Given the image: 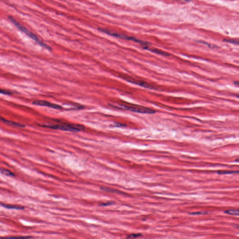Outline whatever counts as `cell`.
Instances as JSON below:
<instances>
[{
	"mask_svg": "<svg viewBox=\"0 0 239 239\" xmlns=\"http://www.w3.org/2000/svg\"><path fill=\"white\" fill-rule=\"evenodd\" d=\"M143 48L145 49L148 50H150V51H152V52H154V53H157V54H160V55H162V56H170V54L167 53V52L162 51V50H160L157 49L149 48L147 46H144L143 47Z\"/></svg>",
	"mask_w": 239,
	"mask_h": 239,
	"instance_id": "cell-7",
	"label": "cell"
},
{
	"mask_svg": "<svg viewBox=\"0 0 239 239\" xmlns=\"http://www.w3.org/2000/svg\"><path fill=\"white\" fill-rule=\"evenodd\" d=\"M207 214V213L206 212H199L192 213V214H190V215H205V214Z\"/></svg>",
	"mask_w": 239,
	"mask_h": 239,
	"instance_id": "cell-14",
	"label": "cell"
},
{
	"mask_svg": "<svg viewBox=\"0 0 239 239\" xmlns=\"http://www.w3.org/2000/svg\"><path fill=\"white\" fill-rule=\"evenodd\" d=\"M42 127L54 130H61L67 131L71 132H79L84 130L85 127L80 124H71V123H60L58 124L51 125H44Z\"/></svg>",
	"mask_w": 239,
	"mask_h": 239,
	"instance_id": "cell-2",
	"label": "cell"
},
{
	"mask_svg": "<svg viewBox=\"0 0 239 239\" xmlns=\"http://www.w3.org/2000/svg\"><path fill=\"white\" fill-rule=\"evenodd\" d=\"M225 214H228V215H232L238 216L239 211L238 210H229L227 211H224Z\"/></svg>",
	"mask_w": 239,
	"mask_h": 239,
	"instance_id": "cell-11",
	"label": "cell"
},
{
	"mask_svg": "<svg viewBox=\"0 0 239 239\" xmlns=\"http://www.w3.org/2000/svg\"><path fill=\"white\" fill-rule=\"evenodd\" d=\"M109 35H110V36H113V37H116V38H120V39H123V40H131V41H134V42L139 43V44L142 45L144 46H147L148 45H151V44L148 43V42L141 41V40H138V39L134 38V37H129V36H126V35L118 34V33L112 32V31H111V32H110Z\"/></svg>",
	"mask_w": 239,
	"mask_h": 239,
	"instance_id": "cell-4",
	"label": "cell"
},
{
	"mask_svg": "<svg viewBox=\"0 0 239 239\" xmlns=\"http://www.w3.org/2000/svg\"><path fill=\"white\" fill-rule=\"evenodd\" d=\"M234 84H235V85H236V86H238L239 84V81H235V82H234Z\"/></svg>",
	"mask_w": 239,
	"mask_h": 239,
	"instance_id": "cell-17",
	"label": "cell"
},
{
	"mask_svg": "<svg viewBox=\"0 0 239 239\" xmlns=\"http://www.w3.org/2000/svg\"><path fill=\"white\" fill-rule=\"evenodd\" d=\"M3 207L8 209H16V210H23L24 207L20 205H11V204H2Z\"/></svg>",
	"mask_w": 239,
	"mask_h": 239,
	"instance_id": "cell-9",
	"label": "cell"
},
{
	"mask_svg": "<svg viewBox=\"0 0 239 239\" xmlns=\"http://www.w3.org/2000/svg\"><path fill=\"white\" fill-rule=\"evenodd\" d=\"M122 77L123 79L127 80V81H129V82H130V83L139 85V86H141V87H144V88H146L152 89H154V88H153L152 87L150 86V85H149L148 83H146V82H143V81L135 80V79L130 78V77H125V76H124V77L122 76Z\"/></svg>",
	"mask_w": 239,
	"mask_h": 239,
	"instance_id": "cell-6",
	"label": "cell"
},
{
	"mask_svg": "<svg viewBox=\"0 0 239 239\" xmlns=\"http://www.w3.org/2000/svg\"><path fill=\"white\" fill-rule=\"evenodd\" d=\"M141 236V234H132V235H130V236H129L128 237V238H137Z\"/></svg>",
	"mask_w": 239,
	"mask_h": 239,
	"instance_id": "cell-15",
	"label": "cell"
},
{
	"mask_svg": "<svg viewBox=\"0 0 239 239\" xmlns=\"http://www.w3.org/2000/svg\"><path fill=\"white\" fill-rule=\"evenodd\" d=\"M34 105H38V106H43V107H48L51 109H55L61 110L63 109L62 106L58 104H54L49 101L45 100H36L33 102Z\"/></svg>",
	"mask_w": 239,
	"mask_h": 239,
	"instance_id": "cell-5",
	"label": "cell"
},
{
	"mask_svg": "<svg viewBox=\"0 0 239 239\" xmlns=\"http://www.w3.org/2000/svg\"><path fill=\"white\" fill-rule=\"evenodd\" d=\"M0 93L1 94H5V95H9L11 94V93L7 91L1 89H0Z\"/></svg>",
	"mask_w": 239,
	"mask_h": 239,
	"instance_id": "cell-16",
	"label": "cell"
},
{
	"mask_svg": "<svg viewBox=\"0 0 239 239\" xmlns=\"http://www.w3.org/2000/svg\"><path fill=\"white\" fill-rule=\"evenodd\" d=\"M236 173H238V171L237 172H235V171H219L218 173L219 174H231Z\"/></svg>",
	"mask_w": 239,
	"mask_h": 239,
	"instance_id": "cell-12",
	"label": "cell"
},
{
	"mask_svg": "<svg viewBox=\"0 0 239 239\" xmlns=\"http://www.w3.org/2000/svg\"><path fill=\"white\" fill-rule=\"evenodd\" d=\"M0 120H2L3 122H4L6 124L11 125V126H15V127H20V128H23V127H25L24 125L21 124V123L14 122V121H11V120H7L4 119V118H0Z\"/></svg>",
	"mask_w": 239,
	"mask_h": 239,
	"instance_id": "cell-8",
	"label": "cell"
},
{
	"mask_svg": "<svg viewBox=\"0 0 239 239\" xmlns=\"http://www.w3.org/2000/svg\"><path fill=\"white\" fill-rule=\"evenodd\" d=\"M8 19L9 21L18 29H19L20 31L22 32H24V33L26 34L27 36H28L29 37L32 39V40H34L36 43H38L40 45L42 46V47H44V48L48 50H51V47L48 45L44 43V42L41 41L40 39L38 38V37L35 35V34L33 33V32L30 31V30H29L28 29L25 27L24 26L22 25L21 24H20L18 21L15 19L14 18L11 16H9L8 17Z\"/></svg>",
	"mask_w": 239,
	"mask_h": 239,
	"instance_id": "cell-1",
	"label": "cell"
},
{
	"mask_svg": "<svg viewBox=\"0 0 239 239\" xmlns=\"http://www.w3.org/2000/svg\"><path fill=\"white\" fill-rule=\"evenodd\" d=\"M224 42H227V43H231V44H235V45H239V42L237 40H227L225 39L223 40Z\"/></svg>",
	"mask_w": 239,
	"mask_h": 239,
	"instance_id": "cell-13",
	"label": "cell"
},
{
	"mask_svg": "<svg viewBox=\"0 0 239 239\" xmlns=\"http://www.w3.org/2000/svg\"><path fill=\"white\" fill-rule=\"evenodd\" d=\"M0 172H1L4 175L7 176H15V174H14L13 173L10 172L9 170H7V169L0 168Z\"/></svg>",
	"mask_w": 239,
	"mask_h": 239,
	"instance_id": "cell-10",
	"label": "cell"
},
{
	"mask_svg": "<svg viewBox=\"0 0 239 239\" xmlns=\"http://www.w3.org/2000/svg\"><path fill=\"white\" fill-rule=\"evenodd\" d=\"M114 108L126 110L133 112L138 113L142 114H154L156 112L154 110L151 109L150 108L143 106H137V105H133V106H127V105L119 104L117 106L112 105Z\"/></svg>",
	"mask_w": 239,
	"mask_h": 239,
	"instance_id": "cell-3",
	"label": "cell"
}]
</instances>
